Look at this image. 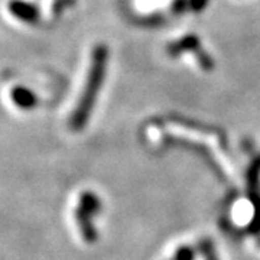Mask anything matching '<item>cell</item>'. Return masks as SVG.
<instances>
[{
	"instance_id": "1",
	"label": "cell",
	"mask_w": 260,
	"mask_h": 260,
	"mask_svg": "<svg viewBox=\"0 0 260 260\" xmlns=\"http://www.w3.org/2000/svg\"><path fill=\"white\" fill-rule=\"evenodd\" d=\"M102 58L99 54L94 56V67L93 71H91V75H90V80H88V85L84 91L83 99L80 102V106L78 109L75 110L74 114H73V119H71V127L74 130H80L84 126L85 120L88 119V114L91 112V107H93L94 102V95L91 93V88H95L97 87V81H100V77H102Z\"/></svg>"
},
{
	"instance_id": "2",
	"label": "cell",
	"mask_w": 260,
	"mask_h": 260,
	"mask_svg": "<svg viewBox=\"0 0 260 260\" xmlns=\"http://www.w3.org/2000/svg\"><path fill=\"white\" fill-rule=\"evenodd\" d=\"M10 15L13 18L19 19L20 22H25L28 25H34L39 20V10L34 5L25 0H12L8 5Z\"/></svg>"
},
{
	"instance_id": "3",
	"label": "cell",
	"mask_w": 260,
	"mask_h": 260,
	"mask_svg": "<svg viewBox=\"0 0 260 260\" xmlns=\"http://www.w3.org/2000/svg\"><path fill=\"white\" fill-rule=\"evenodd\" d=\"M10 97H12V102L15 103V106L22 110H32L38 104V97L35 95V93L23 85L15 87L10 93Z\"/></svg>"
},
{
	"instance_id": "4",
	"label": "cell",
	"mask_w": 260,
	"mask_h": 260,
	"mask_svg": "<svg viewBox=\"0 0 260 260\" xmlns=\"http://www.w3.org/2000/svg\"><path fill=\"white\" fill-rule=\"evenodd\" d=\"M175 260H192V251L184 247V249H181V250L178 251L177 256H175Z\"/></svg>"
},
{
	"instance_id": "5",
	"label": "cell",
	"mask_w": 260,
	"mask_h": 260,
	"mask_svg": "<svg viewBox=\"0 0 260 260\" xmlns=\"http://www.w3.org/2000/svg\"><path fill=\"white\" fill-rule=\"evenodd\" d=\"M204 253H205V259L207 260H217V257H215V253L213 251V246L210 244V242H205Z\"/></svg>"
}]
</instances>
